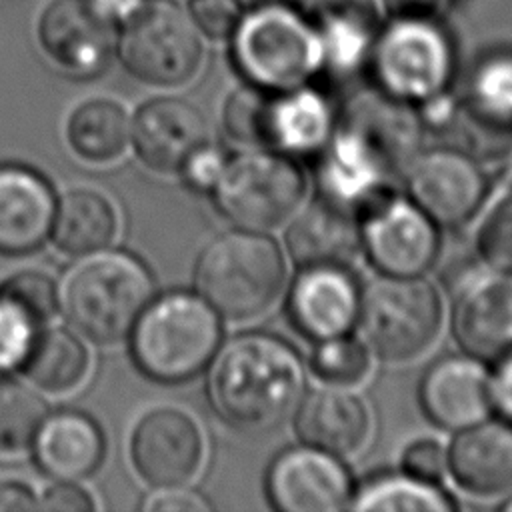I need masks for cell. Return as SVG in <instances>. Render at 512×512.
Segmentation results:
<instances>
[{"instance_id":"obj_1","label":"cell","mask_w":512,"mask_h":512,"mask_svg":"<svg viewBox=\"0 0 512 512\" xmlns=\"http://www.w3.org/2000/svg\"><path fill=\"white\" fill-rule=\"evenodd\" d=\"M208 396L218 416L234 428L262 432L290 416L304 390L296 350L270 334L232 338L212 358Z\"/></svg>"},{"instance_id":"obj_2","label":"cell","mask_w":512,"mask_h":512,"mask_svg":"<svg viewBox=\"0 0 512 512\" xmlns=\"http://www.w3.org/2000/svg\"><path fill=\"white\" fill-rule=\"evenodd\" d=\"M152 292V276L138 258L120 250H94L64 274L58 304L88 338L116 342L130 334Z\"/></svg>"},{"instance_id":"obj_3","label":"cell","mask_w":512,"mask_h":512,"mask_svg":"<svg viewBox=\"0 0 512 512\" xmlns=\"http://www.w3.org/2000/svg\"><path fill=\"white\" fill-rule=\"evenodd\" d=\"M280 246L262 230L236 228L216 236L202 250L194 284L224 318L248 320L272 306L284 286Z\"/></svg>"},{"instance_id":"obj_4","label":"cell","mask_w":512,"mask_h":512,"mask_svg":"<svg viewBox=\"0 0 512 512\" xmlns=\"http://www.w3.org/2000/svg\"><path fill=\"white\" fill-rule=\"evenodd\" d=\"M130 332L136 366L160 382H182L202 372L222 338L220 314L190 292H170L148 302Z\"/></svg>"},{"instance_id":"obj_5","label":"cell","mask_w":512,"mask_h":512,"mask_svg":"<svg viewBox=\"0 0 512 512\" xmlns=\"http://www.w3.org/2000/svg\"><path fill=\"white\" fill-rule=\"evenodd\" d=\"M232 32L236 68L260 88H298L322 66L318 30L286 4H258Z\"/></svg>"},{"instance_id":"obj_6","label":"cell","mask_w":512,"mask_h":512,"mask_svg":"<svg viewBox=\"0 0 512 512\" xmlns=\"http://www.w3.org/2000/svg\"><path fill=\"white\" fill-rule=\"evenodd\" d=\"M306 178L290 154L254 150L230 158L212 188L218 210L236 228L270 230L300 208Z\"/></svg>"},{"instance_id":"obj_7","label":"cell","mask_w":512,"mask_h":512,"mask_svg":"<svg viewBox=\"0 0 512 512\" xmlns=\"http://www.w3.org/2000/svg\"><path fill=\"white\" fill-rule=\"evenodd\" d=\"M358 322L376 354L386 360H410L422 354L440 330V296L420 276L382 274L360 294Z\"/></svg>"},{"instance_id":"obj_8","label":"cell","mask_w":512,"mask_h":512,"mask_svg":"<svg viewBox=\"0 0 512 512\" xmlns=\"http://www.w3.org/2000/svg\"><path fill=\"white\" fill-rule=\"evenodd\" d=\"M452 68V46L432 20L396 18L372 48L380 90L408 104L442 94Z\"/></svg>"},{"instance_id":"obj_9","label":"cell","mask_w":512,"mask_h":512,"mask_svg":"<svg viewBox=\"0 0 512 512\" xmlns=\"http://www.w3.org/2000/svg\"><path fill=\"white\" fill-rule=\"evenodd\" d=\"M118 52L132 76L154 86H178L190 80L202 62L196 24L166 2L142 6L126 20Z\"/></svg>"},{"instance_id":"obj_10","label":"cell","mask_w":512,"mask_h":512,"mask_svg":"<svg viewBox=\"0 0 512 512\" xmlns=\"http://www.w3.org/2000/svg\"><path fill=\"white\" fill-rule=\"evenodd\" d=\"M362 248L386 276H422L438 258L436 222L410 198L384 194L364 208Z\"/></svg>"},{"instance_id":"obj_11","label":"cell","mask_w":512,"mask_h":512,"mask_svg":"<svg viewBox=\"0 0 512 512\" xmlns=\"http://www.w3.org/2000/svg\"><path fill=\"white\" fill-rule=\"evenodd\" d=\"M408 198L436 224L470 220L486 196V176L460 148H432L406 168Z\"/></svg>"},{"instance_id":"obj_12","label":"cell","mask_w":512,"mask_h":512,"mask_svg":"<svg viewBox=\"0 0 512 512\" xmlns=\"http://www.w3.org/2000/svg\"><path fill=\"white\" fill-rule=\"evenodd\" d=\"M266 486L282 512H334L352 500V480L338 456L306 444L272 462Z\"/></svg>"},{"instance_id":"obj_13","label":"cell","mask_w":512,"mask_h":512,"mask_svg":"<svg viewBox=\"0 0 512 512\" xmlns=\"http://www.w3.org/2000/svg\"><path fill=\"white\" fill-rule=\"evenodd\" d=\"M204 440L184 412L160 408L146 414L132 434V460L140 476L158 486H182L200 468Z\"/></svg>"},{"instance_id":"obj_14","label":"cell","mask_w":512,"mask_h":512,"mask_svg":"<svg viewBox=\"0 0 512 512\" xmlns=\"http://www.w3.org/2000/svg\"><path fill=\"white\" fill-rule=\"evenodd\" d=\"M38 38L60 68L76 76H90L108 64L114 24L86 0H54L40 16Z\"/></svg>"},{"instance_id":"obj_15","label":"cell","mask_w":512,"mask_h":512,"mask_svg":"<svg viewBox=\"0 0 512 512\" xmlns=\"http://www.w3.org/2000/svg\"><path fill=\"white\" fill-rule=\"evenodd\" d=\"M452 332L472 358L498 360L512 352V274L472 280L460 288Z\"/></svg>"},{"instance_id":"obj_16","label":"cell","mask_w":512,"mask_h":512,"mask_svg":"<svg viewBox=\"0 0 512 512\" xmlns=\"http://www.w3.org/2000/svg\"><path fill=\"white\" fill-rule=\"evenodd\" d=\"M358 310L360 290L342 266L302 268L288 296L292 322L314 340L348 334Z\"/></svg>"},{"instance_id":"obj_17","label":"cell","mask_w":512,"mask_h":512,"mask_svg":"<svg viewBox=\"0 0 512 512\" xmlns=\"http://www.w3.org/2000/svg\"><path fill=\"white\" fill-rule=\"evenodd\" d=\"M420 404L440 428L462 430L488 416L492 408L490 378L478 358H442L422 376Z\"/></svg>"},{"instance_id":"obj_18","label":"cell","mask_w":512,"mask_h":512,"mask_svg":"<svg viewBox=\"0 0 512 512\" xmlns=\"http://www.w3.org/2000/svg\"><path fill=\"white\" fill-rule=\"evenodd\" d=\"M286 248L300 268H348L362 250L360 222L354 210L320 196L292 214Z\"/></svg>"},{"instance_id":"obj_19","label":"cell","mask_w":512,"mask_h":512,"mask_svg":"<svg viewBox=\"0 0 512 512\" xmlns=\"http://www.w3.org/2000/svg\"><path fill=\"white\" fill-rule=\"evenodd\" d=\"M134 144L142 162L158 172H176L208 138L202 112L182 98H156L134 120Z\"/></svg>"},{"instance_id":"obj_20","label":"cell","mask_w":512,"mask_h":512,"mask_svg":"<svg viewBox=\"0 0 512 512\" xmlns=\"http://www.w3.org/2000/svg\"><path fill=\"white\" fill-rule=\"evenodd\" d=\"M446 470L476 496H498L512 488V424L480 420L462 428L446 452Z\"/></svg>"},{"instance_id":"obj_21","label":"cell","mask_w":512,"mask_h":512,"mask_svg":"<svg viewBox=\"0 0 512 512\" xmlns=\"http://www.w3.org/2000/svg\"><path fill=\"white\" fill-rule=\"evenodd\" d=\"M54 212V192L38 172L16 164L0 166V252L38 248L52 230Z\"/></svg>"},{"instance_id":"obj_22","label":"cell","mask_w":512,"mask_h":512,"mask_svg":"<svg viewBox=\"0 0 512 512\" xmlns=\"http://www.w3.org/2000/svg\"><path fill=\"white\" fill-rule=\"evenodd\" d=\"M294 412L298 438L336 456L356 452L368 436L370 416L364 402L336 386L306 394Z\"/></svg>"},{"instance_id":"obj_23","label":"cell","mask_w":512,"mask_h":512,"mask_svg":"<svg viewBox=\"0 0 512 512\" xmlns=\"http://www.w3.org/2000/svg\"><path fill=\"white\" fill-rule=\"evenodd\" d=\"M38 466L56 480H78L98 468L104 436L86 414L64 410L44 418L34 436Z\"/></svg>"},{"instance_id":"obj_24","label":"cell","mask_w":512,"mask_h":512,"mask_svg":"<svg viewBox=\"0 0 512 512\" xmlns=\"http://www.w3.org/2000/svg\"><path fill=\"white\" fill-rule=\"evenodd\" d=\"M336 116L328 100L310 88L274 92L268 148L284 154H316L330 140Z\"/></svg>"},{"instance_id":"obj_25","label":"cell","mask_w":512,"mask_h":512,"mask_svg":"<svg viewBox=\"0 0 512 512\" xmlns=\"http://www.w3.org/2000/svg\"><path fill=\"white\" fill-rule=\"evenodd\" d=\"M116 212L108 198L94 190H70L56 206L52 236L68 254H88L104 248L116 234Z\"/></svg>"},{"instance_id":"obj_26","label":"cell","mask_w":512,"mask_h":512,"mask_svg":"<svg viewBox=\"0 0 512 512\" xmlns=\"http://www.w3.org/2000/svg\"><path fill=\"white\" fill-rule=\"evenodd\" d=\"M130 138L126 110L112 100H90L68 120L70 146L86 160L108 162L120 156Z\"/></svg>"},{"instance_id":"obj_27","label":"cell","mask_w":512,"mask_h":512,"mask_svg":"<svg viewBox=\"0 0 512 512\" xmlns=\"http://www.w3.org/2000/svg\"><path fill=\"white\" fill-rule=\"evenodd\" d=\"M28 378L50 392L74 388L88 368V354L82 342L64 328H50L36 334L24 360Z\"/></svg>"},{"instance_id":"obj_28","label":"cell","mask_w":512,"mask_h":512,"mask_svg":"<svg viewBox=\"0 0 512 512\" xmlns=\"http://www.w3.org/2000/svg\"><path fill=\"white\" fill-rule=\"evenodd\" d=\"M354 510H410V512H448L454 508L450 498L436 482L412 476H382L352 494L348 504Z\"/></svg>"},{"instance_id":"obj_29","label":"cell","mask_w":512,"mask_h":512,"mask_svg":"<svg viewBox=\"0 0 512 512\" xmlns=\"http://www.w3.org/2000/svg\"><path fill=\"white\" fill-rule=\"evenodd\" d=\"M44 418L46 404L36 392L18 382L0 380V452L26 448Z\"/></svg>"},{"instance_id":"obj_30","label":"cell","mask_w":512,"mask_h":512,"mask_svg":"<svg viewBox=\"0 0 512 512\" xmlns=\"http://www.w3.org/2000/svg\"><path fill=\"white\" fill-rule=\"evenodd\" d=\"M274 92L256 84L234 90L222 110L226 134L246 146L270 144V108Z\"/></svg>"},{"instance_id":"obj_31","label":"cell","mask_w":512,"mask_h":512,"mask_svg":"<svg viewBox=\"0 0 512 512\" xmlns=\"http://www.w3.org/2000/svg\"><path fill=\"white\" fill-rule=\"evenodd\" d=\"M460 104L482 118L512 124V58L496 56L480 64Z\"/></svg>"},{"instance_id":"obj_32","label":"cell","mask_w":512,"mask_h":512,"mask_svg":"<svg viewBox=\"0 0 512 512\" xmlns=\"http://www.w3.org/2000/svg\"><path fill=\"white\" fill-rule=\"evenodd\" d=\"M370 366L368 348L348 334L318 340L310 354L312 372L326 384L348 386L362 380Z\"/></svg>"},{"instance_id":"obj_33","label":"cell","mask_w":512,"mask_h":512,"mask_svg":"<svg viewBox=\"0 0 512 512\" xmlns=\"http://www.w3.org/2000/svg\"><path fill=\"white\" fill-rule=\"evenodd\" d=\"M322 64L332 70H352L368 50V26L354 14L330 12L318 32Z\"/></svg>"},{"instance_id":"obj_34","label":"cell","mask_w":512,"mask_h":512,"mask_svg":"<svg viewBox=\"0 0 512 512\" xmlns=\"http://www.w3.org/2000/svg\"><path fill=\"white\" fill-rule=\"evenodd\" d=\"M40 324L0 290V374L22 366Z\"/></svg>"},{"instance_id":"obj_35","label":"cell","mask_w":512,"mask_h":512,"mask_svg":"<svg viewBox=\"0 0 512 512\" xmlns=\"http://www.w3.org/2000/svg\"><path fill=\"white\" fill-rule=\"evenodd\" d=\"M482 260L500 274H512V196L496 204L478 232Z\"/></svg>"},{"instance_id":"obj_36","label":"cell","mask_w":512,"mask_h":512,"mask_svg":"<svg viewBox=\"0 0 512 512\" xmlns=\"http://www.w3.org/2000/svg\"><path fill=\"white\" fill-rule=\"evenodd\" d=\"M0 290L20 304L38 324L46 322L58 306V288L50 276L28 270L8 278Z\"/></svg>"},{"instance_id":"obj_37","label":"cell","mask_w":512,"mask_h":512,"mask_svg":"<svg viewBox=\"0 0 512 512\" xmlns=\"http://www.w3.org/2000/svg\"><path fill=\"white\" fill-rule=\"evenodd\" d=\"M192 22L208 36L222 38L232 34L242 18L238 0H190Z\"/></svg>"},{"instance_id":"obj_38","label":"cell","mask_w":512,"mask_h":512,"mask_svg":"<svg viewBox=\"0 0 512 512\" xmlns=\"http://www.w3.org/2000/svg\"><path fill=\"white\" fill-rule=\"evenodd\" d=\"M404 472L412 478L436 482L446 472V450L432 438L412 442L402 454Z\"/></svg>"},{"instance_id":"obj_39","label":"cell","mask_w":512,"mask_h":512,"mask_svg":"<svg viewBox=\"0 0 512 512\" xmlns=\"http://www.w3.org/2000/svg\"><path fill=\"white\" fill-rule=\"evenodd\" d=\"M226 162H228V158H226L224 150L204 142L200 148H196L190 154V158L182 164L180 172L184 174V180L194 190L212 192V188L216 186Z\"/></svg>"},{"instance_id":"obj_40","label":"cell","mask_w":512,"mask_h":512,"mask_svg":"<svg viewBox=\"0 0 512 512\" xmlns=\"http://www.w3.org/2000/svg\"><path fill=\"white\" fill-rule=\"evenodd\" d=\"M146 510L150 512H208L212 510L210 502L194 492V490H186L180 486H168L162 488L160 492L152 494L146 504Z\"/></svg>"},{"instance_id":"obj_41","label":"cell","mask_w":512,"mask_h":512,"mask_svg":"<svg viewBox=\"0 0 512 512\" xmlns=\"http://www.w3.org/2000/svg\"><path fill=\"white\" fill-rule=\"evenodd\" d=\"M44 510L56 512H90L94 510V502L80 486L70 484L68 480L46 490L42 502L38 504Z\"/></svg>"},{"instance_id":"obj_42","label":"cell","mask_w":512,"mask_h":512,"mask_svg":"<svg viewBox=\"0 0 512 512\" xmlns=\"http://www.w3.org/2000/svg\"><path fill=\"white\" fill-rule=\"evenodd\" d=\"M490 398L498 414L512 424V352L498 358L496 372L490 378Z\"/></svg>"},{"instance_id":"obj_43","label":"cell","mask_w":512,"mask_h":512,"mask_svg":"<svg viewBox=\"0 0 512 512\" xmlns=\"http://www.w3.org/2000/svg\"><path fill=\"white\" fill-rule=\"evenodd\" d=\"M384 4L396 18L432 20L446 8L448 0H384Z\"/></svg>"},{"instance_id":"obj_44","label":"cell","mask_w":512,"mask_h":512,"mask_svg":"<svg viewBox=\"0 0 512 512\" xmlns=\"http://www.w3.org/2000/svg\"><path fill=\"white\" fill-rule=\"evenodd\" d=\"M86 2L112 24L130 20L144 6V0H86Z\"/></svg>"},{"instance_id":"obj_45","label":"cell","mask_w":512,"mask_h":512,"mask_svg":"<svg viewBox=\"0 0 512 512\" xmlns=\"http://www.w3.org/2000/svg\"><path fill=\"white\" fill-rule=\"evenodd\" d=\"M38 502L32 490L18 482H2L0 484V510H32Z\"/></svg>"},{"instance_id":"obj_46","label":"cell","mask_w":512,"mask_h":512,"mask_svg":"<svg viewBox=\"0 0 512 512\" xmlns=\"http://www.w3.org/2000/svg\"><path fill=\"white\" fill-rule=\"evenodd\" d=\"M250 2H256V4H286V2H292V0H250Z\"/></svg>"},{"instance_id":"obj_47","label":"cell","mask_w":512,"mask_h":512,"mask_svg":"<svg viewBox=\"0 0 512 512\" xmlns=\"http://www.w3.org/2000/svg\"><path fill=\"white\" fill-rule=\"evenodd\" d=\"M504 510H508V512H512V498L504 504Z\"/></svg>"}]
</instances>
